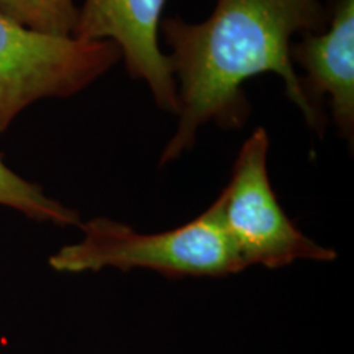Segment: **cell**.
Segmentation results:
<instances>
[{
  "label": "cell",
  "mask_w": 354,
  "mask_h": 354,
  "mask_svg": "<svg viewBox=\"0 0 354 354\" xmlns=\"http://www.w3.org/2000/svg\"><path fill=\"white\" fill-rule=\"evenodd\" d=\"M330 12L320 0H216L201 24L179 17L161 20L159 33L169 46L179 97L177 128L162 149L161 166L192 148L198 128L209 122L238 130L250 115L243 86L248 79L274 73L310 128L323 135L325 113L310 104L290 59L294 35L326 28Z\"/></svg>",
  "instance_id": "6da1fadb"
},
{
  "label": "cell",
  "mask_w": 354,
  "mask_h": 354,
  "mask_svg": "<svg viewBox=\"0 0 354 354\" xmlns=\"http://www.w3.org/2000/svg\"><path fill=\"white\" fill-rule=\"evenodd\" d=\"M82 240L50 258L57 272L149 269L172 277H221L245 271L214 202L197 218L161 233H138L105 216L81 223Z\"/></svg>",
  "instance_id": "7a4b0ae2"
},
{
  "label": "cell",
  "mask_w": 354,
  "mask_h": 354,
  "mask_svg": "<svg viewBox=\"0 0 354 354\" xmlns=\"http://www.w3.org/2000/svg\"><path fill=\"white\" fill-rule=\"evenodd\" d=\"M269 136L258 128L241 146L227 187L216 198L221 221L245 268H284L336 259V251L300 232L277 202L268 172Z\"/></svg>",
  "instance_id": "3957f363"
},
{
  "label": "cell",
  "mask_w": 354,
  "mask_h": 354,
  "mask_svg": "<svg viewBox=\"0 0 354 354\" xmlns=\"http://www.w3.org/2000/svg\"><path fill=\"white\" fill-rule=\"evenodd\" d=\"M122 59L112 41L53 38L0 13V133L44 99H68Z\"/></svg>",
  "instance_id": "277c9868"
},
{
  "label": "cell",
  "mask_w": 354,
  "mask_h": 354,
  "mask_svg": "<svg viewBox=\"0 0 354 354\" xmlns=\"http://www.w3.org/2000/svg\"><path fill=\"white\" fill-rule=\"evenodd\" d=\"M165 6L166 0H86L73 38L112 41L128 74L148 84L159 107L177 115V86L158 39Z\"/></svg>",
  "instance_id": "5b68a950"
},
{
  "label": "cell",
  "mask_w": 354,
  "mask_h": 354,
  "mask_svg": "<svg viewBox=\"0 0 354 354\" xmlns=\"http://www.w3.org/2000/svg\"><path fill=\"white\" fill-rule=\"evenodd\" d=\"M292 63L302 66V91L317 110L328 99L331 115L349 141L354 131V0H335L325 30L300 35L290 46ZM322 112V110H320Z\"/></svg>",
  "instance_id": "8992f818"
},
{
  "label": "cell",
  "mask_w": 354,
  "mask_h": 354,
  "mask_svg": "<svg viewBox=\"0 0 354 354\" xmlns=\"http://www.w3.org/2000/svg\"><path fill=\"white\" fill-rule=\"evenodd\" d=\"M0 205L13 209L30 220L59 227L81 225V216L74 209L44 194L39 185L13 172L0 156Z\"/></svg>",
  "instance_id": "52a82bcc"
},
{
  "label": "cell",
  "mask_w": 354,
  "mask_h": 354,
  "mask_svg": "<svg viewBox=\"0 0 354 354\" xmlns=\"http://www.w3.org/2000/svg\"><path fill=\"white\" fill-rule=\"evenodd\" d=\"M0 13L26 30L53 38H73L79 20L74 0H0Z\"/></svg>",
  "instance_id": "ba28073f"
}]
</instances>
